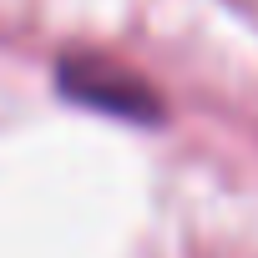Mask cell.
<instances>
[{
    "label": "cell",
    "mask_w": 258,
    "mask_h": 258,
    "mask_svg": "<svg viewBox=\"0 0 258 258\" xmlns=\"http://www.w3.org/2000/svg\"><path fill=\"white\" fill-rule=\"evenodd\" d=\"M66 91L86 106H101V111H121V116H152V91L137 81V76H126L116 71L111 61H76L61 71Z\"/></svg>",
    "instance_id": "obj_1"
}]
</instances>
